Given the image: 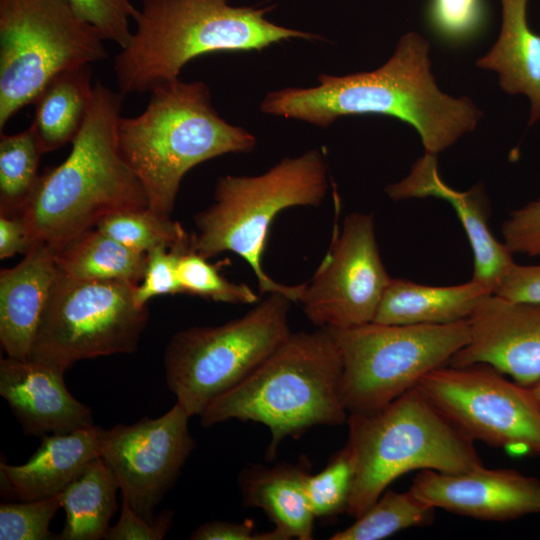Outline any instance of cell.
Here are the masks:
<instances>
[{
	"mask_svg": "<svg viewBox=\"0 0 540 540\" xmlns=\"http://www.w3.org/2000/svg\"><path fill=\"white\" fill-rule=\"evenodd\" d=\"M429 47L426 39L410 32L380 68L345 76L323 74L315 87L270 92L260 109L323 128L347 115L394 117L413 126L425 152L436 155L472 131L482 114L469 98H453L438 88Z\"/></svg>",
	"mask_w": 540,
	"mask_h": 540,
	"instance_id": "1",
	"label": "cell"
},
{
	"mask_svg": "<svg viewBox=\"0 0 540 540\" xmlns=\"http://www.w3.org/2000/svg\"><path fill=\"white\" fill-rule=\"evenodd\" d=\"M124 96L94 83L84 124L67 158L40 175L21 216L33 243L54 251L115 212L148 207L145 191L119 148Z\"/></svg>",
	"mask_w": 540,
	"mask_h": 540,
	"instance_id": "2",
	"label": "cell"
},
{
	"mask_svg": "<svg viewBox=\"0 0 540 540\" xmlns=\"http://www.w3.org/2000/svg\"><path fill=\"white\" fill-rule=\"evenodd\" d=\"M230 1L142 0L131 38L114 60L119 91L151 92L178 79L185 64L201 55L261 51L291 38H320L270 22L268 7H235Z\"/></svg>",
	"mask_w": 540,
	"mask_h": 540,
	"instance_id": "3",
	"label": "cell"
},
{
	"mask_svg": "<svg viewBox=\"0 0 540 540\" xmlns=\"http://www.w3.org/2000/svg\"><path fill=\"white\" fill-rule=\"evenodd\" d=\"M342 359L332 328L289 336L241 383L200 415L203 427L231 419L254 421L271 432L267 459L286 437L318 425L346 423L340 395Z\"/></svg>",
	"mask_w": 540,
	"mask_h": 540,
	"instance_id": "4",
	"label": "cell"
},
{
	"mask_svg": "<svg viewBox=\"0 0 540 540\" xmlns=\"http://www.w3.org/2000/svg\"><path fill=\"white\" fill-rule=\"evenodd\" d=\"M137 116L121 117L117 139L125 161L140 181L148 207L173 211L184 175L194 166L227 154L251 151L256 138L222 119L207 85L179 78L155 87Z\"/></svg>",
	"mask_w": 540,
	"mask_h": 540,
	"instance_id": "5",
	"label": "cell"
},
{
	"mask_svg": "<svg viewBox=\"0 0 540 540\" xmlns=\"http://www.w3.org/2000/svg\"><path fill=\"white\" fill-rule=\"evenodd\" d=\"M355 465L346 513L366 512L401 475L412 470L462 473L483 466L474 441L454 427L415 387L384 408L348 414Z\"/></svg>",
	"mask_w": 540,
	"mask_h": 540,
	"instance_id": "6",
	"label": "cell"
},
{
	"mask_svg": "<svg viewBox=\"0 0 540 540\" xmlns=\"http://www.w3.org/2000/svg\"><path fill=\"white\" fill-rule=\"evenodd\" d=\"M327 192V166L320 150L284 158L257 176L221 177L214 202L197 213L191 248L206 259L229 251L252 269L261 295L279 292L298 303L305 283L286 285L264 270L262 257L270 226L284 209L318 206Z\"/></svg>",
	"mask_w": 540,
	"mask_h": 540,
	"instance_id": "7",
	"label": "cell"
},
{
	"mask_svg": "<svg viewBox=\"0 0 540 540\" xmlns=\"http://www.w3.org/2000/svg\"><path fill=\"white\" fill-rule=\"evenodd\" d=\"M293 301L273 292L243 316L175 333L163 357L167 387L186 413L207 407L247 378L291 333Z\"/></svg>",
	"mask_w": 540,
	"mask_h": 540,
	"instance_id": "8",
	"label": "cell"
},
{
	"mask_svg": "<svg viewBox=\"0 0 540 540\" xmlns=\"http://www.w3.org/2000/svg\"><path fill=\"white\" fill-rule=\"evenodd\" d=\"M104 42L68 0H0V131L55 75L104 60Z\"/></svg>",
	"mask_w": 540,
	"mask_h": 540,
	"instance_id": "9",
	"label": "cell"
},
{
	"mask_svg": "<svg viewBox=\"0 0 540 540\" xmlns=\"http://www.w3.org/2000/svg\"><path fill=\"white\" fill-rule=\"evenodd\" d=\"M333 331L342 359L340 395L348 414L384 408L447 365L470 339L468 319L443 325L370 322Z\"/></svg>",
	"mask_w": 540,
	"mask_h": 540,
	"instance_id": "10",
	"label": "cell"
},
{
	"mask_svg": "<svg viewBox=\"0 0 540 540\" xmlns=\"http://www.w3.org/2000/svg\"><path fill=\"white\" fill-rule=\"evenodd\" d=\"M137 285L77 279L58 269L30 359L66 372L80 360L135 352L149 320L148 307L135 302Z\"/></svg>",
	"mask_w": 540,
	"mask_h": 540,
	"instance_id": "11",
	"label": "cell"
},
{
	"mask_svg": "<svg viewBox=\"0 0 540 540\" xmlns=\"http://www.w3.org/2000/svg\"><path fill=\"white\" fill-rule=\"evenodd\" d=\"M416 388L470 439L521 455H540V404L531 388L486 364L444 365Z\"/></svg>",
	"mask_w": 540,
	"mask_h": 540,
	"instance_id": "12",
	"label": "cell"
},
{
	"mask_svg": "<svg viewBox=\"0 0 540 540\" xmlns=\"http://www.w3.org/2000/svg\"><path fill=\"white\" fill-rule=\"evenodd\" d=\"M391 277L382 262L372 214H348L298 303L317 327L348 329L373 321Z\"/></svg>",
	"mask_w": 540,
	"mask_h": 540,
	"instance_id": "13",
	"label": "cell"
},
{
	"mask_svg": "<svg viewBox=\"0 0 540 540\" xmlns=\"http://www.w3.org/2000/svg\"><path fill=\"white\" fill-rule=\"evenodd\" d=\"M189 418L176 403L158 418L104 430L100 457L112 471L122 499L149 521H154V509L195 449Z\"/></svg>",
	"mask_w": 540,
	"mask_h": 540,
	"instance_id": "14",
	"label": "cell"
},
{
	"mask_svg": "<svg viewBox=\"0 0 540 540\" xmlns=\"http://www.w3.org/2000/svg\"><path fill=\"white\" fill-rule=\"evenodd\" d=\"M470 339L452 366L486 364L532 388L540 381V304L485 297L468 318Z\"/></svg>",
	"mask_w": 540,
	"mask_h": 540,
	"instance_id": "15",
	"label": "cell"
},
{
	"mask_svg": "<svg viewBox=\"0 0 540 540\" xmlns=\"http://www.w3.org/2000/svg\"><path fill=\"white\" fill-rule=\"evenodd\" d=\"M410 490L436 509L480 520L508 521L540 513V480L511 469L421 470Z\"/></svg>",
	"mask_w": 540,
	"mask_h": 540,
	"instance_id": "16",
	"label": "cell"
},
{
	"mask_svg": "<svg viewBox=\"0 0 540 540\" xmlns=\"http://www.w3.org/2000/svg\"><path fill=\"white\" fill-rule=\"evenodd\" d=\"M64 371L31 359L0 361V395L26 435L63 434L94 425L89 406L66 388Z\"/></svg>",
	"mask_w": 540,
	"mask_h": 540,
	"instance_id": "17",
	"label": "cell"
},
{
	"mask_svg": "<svg viewBox=\"0 0 540 540\" xmlns=\"http://www.w3.org/2000/svg\"><path fill=\"white\" fill-rule=\"evenodd\" d=\"M393 200L434 197L451 204L469 239L474 255L472 280L494 292L508 273L513 253L492 235L488 226L489 205L481 185L460 192L441 179L435 154L426 153L412 166L409 175L385 188Z\"/></svg>",
	"mask_w": 540,
	"mask_h": 540,
	"instance_id": "18",
	"label": "cell"
},
{
	"mask_svg": "<svg viewBox=\"0 0 540 540\" xmlns=\"http://www.w3.org/2000/svg\"><path fill=\"white\" fill-rule=\"evenodd\" d=\"M58 274L55 251L35 243L0 272V341L7 356L30 359L34 338Z\"/></svg>",
	"mask_w": 540,
	"mask_h": 540,
	"instance_id": "19",
	"label": "cell"
},
{
	"mask_svg": "<svg viewBox=\"0 0 540 540\" xmlns=\"http://www.w3.org/2000/svg\"><path fill=\"white\" fill-rule=\"evenodd\" d=\"M104 429L93 425L63 434L43 435L31 458L20 465L0 464L1 487L20 501L60 494L100 456Z\"/></svg>",
	"mask_w": 540,
	"mask_h": 540,
	"instance_id": "20",
	"label": "cell"
},
{
	"mask_svg": "<svg viewBox=\"0 0 540 540\" xmlns=\"http://www.w3.org/2000/svg\"><path fill=\"white\" fill-rule=\"evenodd\" d=\"M308 471L300 464L272 468L253 465L239 476L246 506L262 509L274 524L267 540H311L315 516L309 506L304 480Z\"/></svg>",
	"mask_w": 540,
	"mask_h": 540,
	"instance_id": "21",
	"label": "cell"
},
{
	"mask_svg": "<svg viewBox=\"0 0 540 540\" xmlns=\"http://www.w3.org/2000/svg\"><path fill=\"white\" fill-rule=\"evenodd\" d=\"M492 293L490 288L472 279L459 285L432 286L391 278L372 322L451 324L468 319L480 302Z\"/></svg>",
	"mask_w": 540,
	"mask_h": 540,
	"instance_id": "22",
	"label": "cell"
},
{
	"mask_svg": "<svg viewBox=\"0 0 540 540\" xmlns=\"http://www.w3.org/2000/svg\"><path fill=\"white\" fill-rule=\"evenodd\" d=\"M528 0H501L502 25L498 40L476 65L496 71L509 94H525L531 101L529 125L540 119V35L527 22Z\"/></svg>",
	"mask_w": 540,
	"mask_h": 540,
	"instance_id": "23",
	"label": "cell"
},
{
	"mask_svg": "<svg viewBox=\"0 0 540 540\" xmlns=\"http://www.w3.org/2000/svg\"><path fill=\"white\" fill-rule=\"evenodd\" d=\"M91 65L55 75L34 100L33 130L42 154L72 143L86 119L93 95Z\"/></svg>",
	"mask_w": 540,
	"mask_h": 540,
	"instance_id": "24",
	"label": "cell"
},
{
	"mask_svg": "<svg viewBox=\"0 0 540 540\" xmlns=\"http://www.w3.org/2000/svg\"><path fill=\"white\" fill-rule=\"evenodd\" d=\"M117 481L99 456L60 493L66 519L61 540H99L105 538L117 510Z\"/></svg>",
	"mask_w": 540,
	"mask_h": 540,
	"instance_id": "25",
	"label": "cell"
},
{
	"mask_svg": "<svg viewBox=\"0 0 540 540\" xmlns=\"http://www.w3.org/2000/svg\"><path fill=\"white\" fill-rule=\"evenodd\" d=\"M55 260L58 269L73 278L138 284L147 254L135 252L92 228L56 250Z\"/></svg>",
	"mask_w": 540,
	"mask_h": 540,
	"instance_id": "26",
	"label": "cell"
},
{
	"mask_svg": "<svg viewBox=\"0 0 540 540\" xmlns=\"http://www.w3.org/2000/svg\"><path fill=\"white\" fill-rule=\"evenodd\" d=\"M435 509L409 489L407 492L384 491L376 502L331 540H381L395 533L430 525Z\"/></svg>",
	"mask_w": 540,
	"mask_h": 540,
	"instance_id": "27",
	"label": "cell"
},
{
	"mask_svg": "<svg viewBox=\"0 0 540 540\" xmlns=\"http://www.w3.org/2000/svg\"><path fill=\"white\" fill-rule=\"evenodd\" d=\"M41 155L30 126L13 135L0 133L1 215L21 214L38 183Z\"/></svg>",
	"mask_w": 540,
	"mask_h": 540,
	"instance_id": "28",
	"label": "cell"
},
{
	"mask_svg": "<svg viewBox=\"0 0 540 540\" xmlns=\"http://www.w3.org/2000/svg\"><path fill=\"white\" fill-rule=\"evenodd\" d=\"M95 228L125 247L147 254L156 247H191V236L170 216L149 207L129 209L102 218Z\"/></svg>",
	"mask_w": 540,
	"mask_h": 540,
	"instance_id": "29",
	"label": "cell"
},
{
	"mask_svg": "<svg viewBox=\"0 0 540 540\" xmlns=\"http://www.w3.org/2000/svg\"><path fill=\"white\" fill-rule=\"evenodd\" d=\"M354 479V460L347 445L331 457L323 470L314 475L308 473L304 490L315 518L346 512Z\"/></svg>",
	"mask_w": 540,
	"mask_h": 540,
	"instance_id": "30",
	"label": "cell"
},
{
	"mask_svg": "<svg viewBox=\"0 0 540 540\" xmlns=\"http://www.w3.org/2000/svg\"><path fill=\"white\" fill-rule=\"evenodd\" d=\"M177 275L182 293L231 304H256L258 295L244 283H234L192 248L180 254Z\"/></svg>",
	"mask_w": 540,
	"mask_h": 540,
	"instance_id": "31",
	"label": "cell"
},
{
	"mask_svg": "<svg viewBox=\"0 0 540 540\" xmlns=\"http://www.w3.org/2000/svg\"><path fill=\"white\" fill-rule=\"evenodd\" d=\"M483 0H430L427 21L432 32L450 46L476 38L486 25Z\"/></svg>",
	"mask_w": 540,
	"mask_h": 540,
	"instance_id": "32",
	"label": "cell"
},
{
	"mask_svg": "<svg viewBox=\"0 0 540 540\" xmlns=\"http://www.w3.org/2000/svg\"><path fill=\"white\" fill-rule=\"evenodd\" d=\"M61 507L60 494L32 501L0 505V540H52L59 535L49 525Z\"/></svg>",
	"mask_w": 540,
	"mask_h": 540,
	"instance_id": "33",
	"label": "cell"
},
{
	"mask_svg": "<svg viewBox=\"0 0 540 540\" xmlns=\"http://www.w3.org/2000/svg\"><path fill=\"white\" fill-rule=\"evenodd\" d=\"M75 10L101 33L105 41L124 48L132 35L130 21L138 9L131 0H68Z\"/></svg>",
	"mask_w": 540,
	"mask_h": 540,
	"instance_id": "34",
	"label": "cell"
},
{
	"mask_svg": "<svg viewBox=\"0 0 540 540\" xmlns=\"http://www.w3.org/2000/svg\"><path fill=\"white\" fill-rule=\"evenodd\" d=\"M191 247L168 249L156 247L147 253L146 268L134 291L135 302L147 306V302L160 295L182 293L177 275V262L180 254Z\"/></svg>",
	"mask_w": 540,
	"mask_h": 540,
	"instance_id": "35",
	"label": "cell"
},
{
	"mask_svg": "<svg viewBox=\"0 0 540 540\" xmlns=\"http://www.w3.org/2000/svg\"><path fill=\"white\" fill-rule=\"evenodd\" d=\"M501 233L513 254L540 256V199L513 211L502 223Z\"/></svg>",
	"mask_w": 540,
	"mask_h": 540,
	"instance_id": "36",
	"label": "cell"
},
{
	"mask_svg": "<svg viewBox=\"0 0 540 540\" xmlns=\"http://www.w3.org/2000/svg\"><path fill=\"white\" fill-rule=\"evenodd\" d=\"M172 511H163L154 521H149L122 499L121 513L117 523L110 527L108 540H161L172 523Z\"/></svg>",
	"mask_w": 540,
	"mask_h": 540,
	"instance_id": "37",
	"label": "cell"
},
{
	"mask_svg": "<svg viewBox=\"0 0 540 540\" xmlns=\"http://www.w3.org/2000/svg\"><path fill=\"white\" fill-rule=\"evenodd\" d=\"M493 294L510 301L540 304V265L514 263Z\"/></svg>",
	"mask_w": 540,
	"mask_h": 540,
	"instance_id": "38",
	"label": "cell"
},
{
	"mask_svg": "<svg viewBox=\"0 0 540 540\" xmlns=\"http://www.w3.org/2000/svg\"><path fill=\"white\" fill-rule=\"evenodd\" d=\"M190 538L193 540H265L264 532H255L252 519L242 522L209 521L197 527Z\"/></svg>",
	"mask_w": 540,
	"mask_h": 540,
	"instance_id": "39",
	"label": "cell"
},
{
	"mask_svg": "<svg viewBox=\"0 0 540 540\" xmlns=\"http://www.w3.org/2000/svg\"><path fill=\"white\" fill-rule=\"evenodd\" d=\"M34 245L21 215H0V258L26 254Z\"/></svg>",
	"mask_w": 540,
	"mask_h": 540,
	"instance_id": "40",
	"label": "cell"
},
{
	"mask_svg": "<svg viewBox=\"0 0 540 540\" xmlns=\"http://www.w3.org/2000/svg\"><path fill=\"white\" fill-rule=\"evenodd\" d=\"M535 398L537 399V401L539 402L540 404V381L534 385L532 388H531Z\"/></svg>",
	"mask_w": 540,
	"mask_h": 540,
	"instance_id": "41",
	"label": "cell"
}]
</instances>
